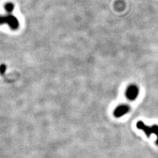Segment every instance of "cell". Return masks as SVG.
<instances>
[{
    "label": "cell",
    "mask_w": 158,
    "mask_h": 158,
    "mask_svg": "<svg viewBox=\"0 0 158 158\" xmlns=\"http://www.w3.org/2000/svg\"><path fill=\"white\" fill-rule=\"evenodd\" d=\"M136 127L138 129L144 131L147 137H150L151 135L154 134L156 137V144L158 146V126L157 125H152V126H147L142 121H138L136 123Z\"/></svg>",
    "instance_id": "1"
},
{
    "label": "cell",
    "mask_w": 158,
    "mask_h": 158,
    "mask_svg": "<svg viewBox=\"0 0 158 158\" xmlns=\"http://www.w3.org/2000/svg\"><path fill=\"white\" fill-rule=\"evenodd\" d=\"M1 23L2 24H5V23L8 24L9 27L13 30L17 29L19 25V23L17 18L16 17H15L14 15H13L11 13L6 15L2 16Z\"/></svg>",
    "instance_id": "2"
},
{
    "label": "cell",
    "mask_w": 158,
    "mask_h": 158,
    "mask_svg": "<svg viewBox=\"0 0 158 158\" xmlns=\"http://www.w3.org/2000/svg\"><path fill=\"white\" fill-rule=\"evenodd\" d=\"M139 94V89L136 85H131L127 88L126 96L130 100H135Z\"/></svg>",
    "instance_id": "3"
},
{
    "label": "cell",
    "mask_w": 158,
    "mask_h": 158,
    "mask_svg": "<svg viewBox=\"0 0 158 158\" xmlns=\"http://www.w3.org/2000/svg\"><path fill=\"white\" fill-rule=\"evenodd\" d=\"M130 111V107L127 105H121L117 107L114 111V115L117 117H120L124 115Z\"/></svg>",
    "instance_id": "4"
},
{
    "label": "cell",
    "mask_w": 158,
    "mask_h": 158,
    "mask_svg": "<svg viewBox=\"0 0 158 158\" xmlns=\"http://www.w3.org/2000/svg\"><path fill=\"white\" fill-rule=\"evenodd\" d=\"M5 9L9 13H11L14 9V5L12 3H7L5 6Z\"/></svg>",
    "instance_id": "5"
},
{
    "label": "cell",
    "mask_w": 158,
    "mask_h": 158,
    "mask_svg": "<svg viewBox=\"0 0 158 158\" xmlns=\"http://www.w3.org/2000/svg\"><path fill=\"white\" fill-rule=\"evenodd\" d=\"M6 70V66L3 65V64H2V65H1V73L2 74H3L4 73V71Z\"/></svg>",
    "instance_id": "6"
}]
</instances>
